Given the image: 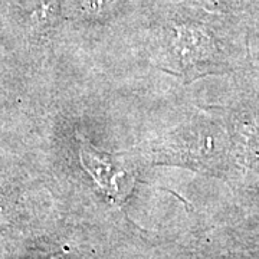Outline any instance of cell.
I'll return each mask as SVG.
<instances>
[{
  "instance_id": "7a4b0ae2",
  "label": "cell",
  "mask_w": 259,
  "mask_h": 259,
  "mask_svg": "<svg viewBox=\"0 0 259 259\" xmlns=\"http://www.w3.org/2000/svg\"><path fill=\"white\" fill-rule=\"evenodd\" d=\"M175 51L186 74L206 68L212 61L213 44L210 36L197 28L177 26Z\"/></svg>"
},
{
  "instance_id": "6da1fadb",
  "label": "cell",
  "mask_w": 259,
  "mask_h": 259,
  "mask_svg": "<svg viewBox=\"0 0 259 259\" xmlns=\"http://www.w3.org/2000/svg\"><path fill=\"white\" fill-rule=\"evenodd\" d=\"M81 163L112 202H124L134 177L121 158L100 151L83 141L81 144Z\"/></svg>"
}]
</instances>
